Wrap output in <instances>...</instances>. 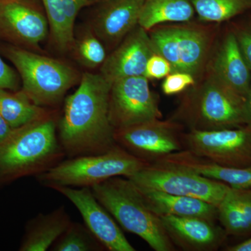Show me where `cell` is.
<instances>
[{
	"label": "cell",
	"mask_w": 251,
	"mask_h": 251,
	"mask_svg": "<svg viewBox=\"0 0 251 251\" xmlns=\"http://www.w3.org/2000/svg\"><path fill=\"white\" fill-rule=\"evenodd\" d=\"M235 35L243 56L251 72V28L240 31Z\"/></svg>",
	"instance_id": "31"
},
{
	"label": "cell",
	"mask_w": 251,
	"mask_h": 251,
	"mask_svg": "<svg viewBox=\"0 0 251 251\" xmlns=\"http://www.w3.org/2000/svg\"><path fill=\"white\" fill-rule=\"evenodd\" d=\"M75 46L77 59L85 67H99L106 59V51L103 43L92 33L85 34Z\"/></svg>",
	"instance_id": "27"
},
{
	"label": "cell",
	"mask_w": 251,
	"mask_h": 251,
	"mask_svg": "<svg viewBox=\"0 0 251 251\" xmlns=\"http://www.w3.org/2000/svg\"><path fill=\"white\" fill-rule=\"evenodd\" d=\"M72 221L63 206L50 213L38 214L28 224L19 250L47 251L64 233Z\"/></svg>",
	"instance_id": "21"
},
{
	"label": "cell",
	"mask_w": 251,
	"mask_h": 251,
	"mask_svg": "<svg viewBox=\"0 0 251 251\" xmlns=\"http://www.w3.org/2000/svg\"><path fill=\"white\" fill-rule=\"evenodd\" d=\"M128 179L138 187L202 200L219 205L228 185L164 161L149 163Z\"/></svg>",
	"instance_id": "6"
},
{
	"label": "cell",
	"mask_w": 251,
	"mask_h": 251,
	"mask_svg": "<svg viewBox=\"0 0 251 251\" xmlns=\"http://www.w3.org/2000/svg\"><path fill=\"white\" fill-rule=\"evenodd\" d=\"M149 35L156 53L169 62L173 72L197 77L207 59L211 39L204 29L190 25H157Z\"/></svg>",
	"instance_id": "7"
},
{
	"label": "cell",
	"mask_w": 251,
	"mask_h": 251,
	"mask_svg": "<svg viewBox=\"0 0 251 251\" xmlns=\"http://www.w3.org/2000/svg\"><path fill=\"white\" fill-rule=\"evenodd\" d=\"M19 78L14 69L4 62L0 56V89L9 91H18Z\"/></svg>",
	"instance_id": "30"
},
{
	"label": "cell",
	"mask_w": 251,
	"mask_h": 251,
	"mask_svg": "<svg viewBox=\"0 0 251 251\" xmlns=\"http://www.w3.org/2000/svg\"><path fill=\"white\" fill-rule=\"evenodd\" d=\"M245 125L251 126V85L244 102Z\"/></svg>",
	"instance_id": "32"
},
{
	"label": "cell",
	"mask_w": 251,
	"mask_h": 251,
	"mask_svg": "<svg viewBox=\"0 0 251 251\" xmlns=\"http://www.w3.org/2000/svg\"><path fill=\"white\" fill-rule=\"evenodd\" d=\"M0 89V114L12 129L52 115L34 103L23 90Z\"/></svg>",
	"instance_id": "24"
},
{
	"label": "cell",
	"mask_w": 251,
	"mask_h": 251,
	"mask_svg": "<svg viewBox=\"0 0 251 251\" xmlns=\"http://www.w3.org/2000/svg\"><path fill=\"white\" fill-rule=\"evenodd\" d=\"M65 156L52 115L15 128L0 143V185L37 176Z\"/></svg>",
	"instance_id": "2"
},
{
	"label": "cell",
	"mask_w": 251,
	"mask_h": 251,
	"mask_svg": "<svg viewBox=\"0 0 251 251\" xmlns=\"http://www.w3.org/2000/svg\"><path fill=\"white\" fill-rule=\"evenodd\" d=\"M111 86L101 74L85 73L77 90L65 99L57 135L66 156L103 153L117 146L109 119Z\"/></svg>",
	"instance_id": "1"
},
{
	"label": "cell",
	"mask_w": 251,
	"mask_h": 251,
	"mask_svg": "<svg viewBox=\"0 0 251 251\" xmlns=\"http://www.w3.org/2000/svg\"><path fill=\"white\" fill-rule=\"evenodd\" d=\"M12 130L11 126L8 125L7 122L0 114V143L10 134Z\"/></svg>",
	"instance_id": "33"
},
{
	"label": "cell",
	"mask_w": 251,
	"mask_h": 251,
	"mask_svg": "<svg viewBox=\"0 0 251 251\" xmlns=\"http://www.w3.org/2000/svg\"><path fill=\"white\" fill-rule=\"evenodd\" d=\"M93 21L94 34L109 47L118 45L136 26L145 0H100Z\"/></svg>",
	"instance_id": "15"
},
{
	"label": "cell",
	"mask_w": 251,
	"mask_h": 251,
	"mask_svg": "<svg viewBox=\"0 0 251 251\" xmlns=\"http://www.w3.org/2000/svg\"><path fill=\"white\" fill-rule=\"evenodd\" d=\"M173 72L171 64L158 53L153 54L147 63L145 76L148 79H162Z\"/></svg>",
	"instance_id": "29"
},
{
	"label": "cell",
	"mask_w": 251,
	"mask_h": 251,
	"mask_svg": "<svg viewBox=\"0 0 251 251\" xmlns=\"http://www.w3.org/2000/svg\"><path fill=\"white\" fill-rule=\"evenodd\" d=\"M161 117L158 99L146 77H128L112 82L109 119L114 130L161 120Z\"/></svg>",
	"instance_id": "10"
},
{
	"label": "cell",
	"mask_w": 251,
	"mask_h": 251,
	"mask_svg": "<svg viewBox=\"0 0 251 251\" xmlns=\"http://www.w3.org/2000/svg\"><path fill=\"white\" fill-rule=\"evenodd\" d=\"M148 164V162L117 145L105 152L62 160L36 178L43 186L51 188H92L115 176L129 177Z\"/></svg>",
	"instance_id": "4"
},
{
	"label": "cell",
	"mask_w": 251,
	"mask_h": 251,
	"mask_svg": "<svg viewBox=\"0 0 251 251\" xmlns=\"http://www.w3.org/2000/svg\"><path fill=\"white\" fill-rule=\"evenodd\" d=\"M187 151L221 166L251 165V126L214 130L191 129L182 137Z\"/></svg>",
	"instance_id": "9"
},
{
	"label": "cell",
	"mask_w": 251,
	"mask_h": 251,
	"mask_svg": "<svg viewBox=\"0 0 251 251\" xmlns=\"http://www.w3.org/2000/svg\"><path fill=\"white\" fill-rule=\"evenodd\" d=\"M195 13L192 0H145L138 25L150 31L167 23H188Z\"/></svg>",
	"instance_id": "23"
},
{
	"label": "cell",
	"mask_w": 251,
	"mask_h": 251,
	"mask_svg": "<svg viewBox=\"0 0 251 251\" xmlns=\"http://www.w3.org/2000/svg\"><path fill=\"white\" fill-rule=\"evenodd\" d=\"M196 84V78L188 73L173 72L165 77L161 88L166 95L181 93L190 86Z\"/></svg>",
	"instance_id": "28"
},
{
	"label": "cell",
	"mask_w": 251,
	"mask_h": 251,
	"mask_svg": "<svg viewBox=\"0 0 251 251\" xmlns=\"http://www.w3.org/2000/svg\"><path fill=\"white\" fill-rule=\"evenodd\" d=\"M195 12L203 22L221 23L251 9V0H192Z\"/></svg>",
	"instance_id": "25"
},
{
	"label": "cell",
	"mask_w": 251,
	"mask_h": 251,
	"mask_svg": "<svg viewBox=\"0 0 251 251\" xmlns=\"http://www.w3.org/2000/svg\"><path fill=\"white\" fill-rule=\"evenodd\" d=\"M114 138L117 145L149 163L182 150L176 126L161 120L115 130Z\"/></svg>",
	"instance_id": "11"
},
{
	"label": "cell",
	"mask_w": 251,
	"mask_h": 251,
	"mask_svg": "<svg viewBox=\"0 0 251 251\" xmlns=\"http://www.w3.org/2000/svg\"><path fill=\"white\" fill-rule=\"evenodd\" d=\"M148 31L136 26L105 59L100 74L110 83L120 79L145 76L148 59L156 53Z\"/></svg>",
	"instance_id": "14"
},
{
	"label": "cell",
	"mask_w": 251,
	"mask_h": 251,
	"mask_svg": "<svg viewBox=\"0 0 251 251\" xmlns=\"http://www.w3.org/2000/svg\"><path fill=\"white\" fill-rule=\"evenodd\" d=\"M211 75L238 95L245 99L251 87V70L235 34L225 38L212 63Z\"/></svg>",
	"instance_id": "17"
},
{
	"label": "cell",
	"mask_w": 251,
	"mask_h": 251,
	"mask_svg": "<svg viewBox=\"0 0 251 251\" xmlns=\"http://www.w3.org/2000/svg\"><path fill=\"white\" fill-rule=\"evenodd\" d=\"M245 99L209 75L188 105L191 129L214 130L245 125Z\"/></svg>",
	"instance_id": "8"
},
{
	"label": "cell",
	"mask_w": 251,
	"mask_h": 251,
	"mask_svg": "<svg viewBox=\"0 0 251 251\" xmlns=\"http://www.w3.org/2000/svg\"><path fill=\"white\" fill-rule=\"evenodd\" d=\"M5 53L22 79V90L36 105L54 106L80 77L65 63L27 49L9 46Z\"/></svg>",
	"instance_id": "5"
},
{
	"label": "cell",
	"mask_w": 251,
	"mask_h": 251,
	"mask_svg": "<svg viewBox=\"0 0 251 251\" xmlns=\"http://www.w3.org/2000/svg\"><path fill=\"white\" fill-rule=\"evenodd\" d=\"M54 191L67 198L76 207L85 225L110 251H135L115 219L96 198L92 188L54 186Z\"/></svg>",
	"instance_id": "13"
},
{
	"label": "cell",
	"mask_w": 251,
	"mask_h": 251,
	"mask_svg": "<svg viewBox=\"0 0 251 251\" xmlns=\"http://www.w3.org/2000/svg\"><path fill=\"white\" fill-rule=\"evenodd\" d=\"M47 15L54 44L66 51L75 45L74 25L81 10L92 3L89 0H41Z\"/></svg>",
	"instance_id": "20"
},
{
	"label": "cell",
	"mask_w": 251,
	"mask_h": 251,
	"mask_svg": "<svg viewBox=\"0 0 251 251\" xmlns=\"http://www.w3.org/2000/svg\"><path fill=\"white\" fill-rule=\"evenodd\" d=\"M89 1H91V2L93 4L94 2H95V1H100V0H89Z\"/></svg>",
	"instance_id": "35"
},
{
	"label": "cell",
	"mask_w": 251,
	"mask_h": 251,
	"mask_svg": "<svg viewBox=\"0 0 251 251\" xmlns=\"http://www.w3.org/2000/svg\"><path fill=\"white\" fill-rule=\"evenodd\" d=\"M91 188L99 202L125 230L136 234L154 251L174 250L159 216L150 209L128 178L115 176Z\"/></svg>",
	"instance_id": "3"
},
{
	"label": "cell",
	"mask_w": 251,
	"mask_h": 251,
	"mask_svg": "<svg viewBox=\"0 0 251 251\" xmlns=\"http://www.w3.org/2000/svg\"><path fill=\"white\" fill-rule=\"evenodd\" d=\"M51 248L54 251H100L105 249L85 225L73 221Z\"/></svg>",
	"instance_id": "26"
},
{
	"label": "cell",
	"mask_w": 251,
	"mask_h": 251,
	"mask_svg": "<svg viewBox=\"0 0 251 251\" xmlns=\"http://www.w3.org/2000/svg\"><path fill=\"white\" fill-rule=\"evenodd\" d=\"M41 0H0V38L23 49H37L49 34Z\"/></svg>",
	"instance_id": "12"
},
{
	"label": "cell",
	"mask_w": 251,
	"mask_h": 251,
	"mask_svg": "<svg viewBox=\"0 0 251 251\" xmlns=\"http://www.w3.org/2000/svg\"><path fill=\"white\" fill-rule=\"evenodd\" d=\"M135 186L150 209L158 216H196L211 221L217 218V206L202 200Z\"/></svg>",
	"instance_id": "18"
},
{
	"label": "cell",
	"mask_w": 251,
	"mask_h": 251,
	"mask_svg": "<svg viewBox=\"0 0 251 251\" xmlns=\"http://www.w3.org/2000/svg\"><path fill=\"white\" fill-rule=\"evenodd\" d=\"M158 161L186 168L209 179L221 181L234 188H251V165L243 168L221 166L181 150Z\"/></svg>",
	"instance_id": "19"
},
{
	"label": "cell",
	"mask_w": 251,
	"mask_h": 251,
	"mask_svg": "<svg viewBox=\"0 0 251 251\" xmlns=\"http://www.w3.org/2000/svg\"><path fill=\"white\" fill-rule=\"evenodd\" d=\"M228 251H251V238L244 241L237 245L229 247L227 249Z\"/></svg>",
	"instance_id": "34"
},
{
	"label": "cell",
	"mask_w": 251,
	"mask_h": 251,
	"mask_svg": "<svg viewBox=\"0 0 251 251\" xmlns=\"http://www.w3.org/2000/svg\"><path fill=\"white\" fill-rule=\"evenodd\" d=\"M172 242L188 251H211L218 249L226 239L223 227L211 220L196 216H159Z\"/></svg>",
	"instance_id": "16"
},
{
	"label": "cell",
	"mask_w": 251,
	"mask_h": 251,
	"mask_svg": "<svg viewBox=\"0 0 251 251\" xmlns=\"http://www.w3.org/2000/svg\"><path fill=\"white\" fill-rule=\"evenodd\" d=\"M217 218L227 234L251 233V188L229 186L218 206Z\"/></svg>",
	"instance_id": "22"
}]
</instances>
